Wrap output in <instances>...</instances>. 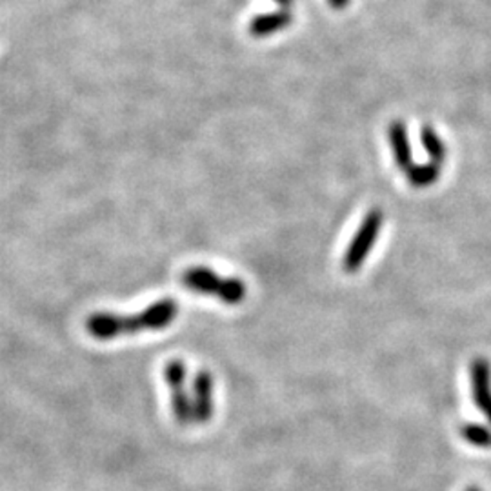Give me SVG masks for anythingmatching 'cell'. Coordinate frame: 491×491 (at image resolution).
<instances>
[{"label": "cell", "mask_w": 491, "mask_h": 491, "mask_svg": "<svg viewBox=\"0 0 491 491\" xmlns=\"http://www.w3.org/2000/svg\"><path fill=\"white\" fill-rule=\"evenodd\" d=\"M177 300L160 299L136 315L91 313L86 321V330L97 340H112L148 330H164L177 319Z\"/></svg>", "instance_id": "1"}, {"label": "cell", "mask_w": 491, "mask_h": 491, "mask_svg": "<svg viewBox=\"0 0 491 491\" xmlns=\"http://www.w3.org/2000/svg\"><path fill=\"white\" fill-rule=\"evenodd\" d=\"M181 280L186 290L200 295L217 297L228 306H238L246 299V295H248V288H246V283H242L240 278H222L214 269L204 266L186 269Z\"/></svg>", "instance_id": "2"}, {"label": "cell", "mask_w": 491, "mask_h": 491, "mask_svg": "<svg viewBox=\"0 0 491 491\" xmlns=\"http://www.w3.org/2000/svg\"><path fill=\"white\" fill-rule=\"evenodd\" d=\"M382 222H384L382 209L378 207L370 209L342 257V269L346 273H355L362 268V264L366 262L370 252L373 250V246L380 235Z\"/></svg>", "instance_id": "3"}, {"label": "cell", "mask_w": 491, "mask_h": 491, "mask_svg": "<svg viewBox=\"0 0 491 491\" xmlns=\"http://www.w3.org/2000/svg\"><path fill=\"white\" fill-rule=\"evenodd\" d=\"M164 380L169 388L171 411L181 426L193 423L191 394L188 392V368L181 359H173L164 366Z\"/></svg>", "instance_id": "4"}, {"label": "cell", "mask_w": 491, "mask_h": 491, "mask_svg": "<svg viewBox=\"0 0 491 491\" xmlns=\"http://www.w3.org/2000/svg\"><path fill=\"white\" fill-rule=\"evenodd\" d=\"M214 375L207 370H199L191 384V404H193V423L207 425L215 413L214 399Z\"/></svg>", "instance_id": "5"}, {"label": "cell", "mask_w": 491, "mask_h": 491, "mask_svg": "<svg viewBox=\"0 0 491 491\" xmlns=\"http://www.w3.org/2000/svg\"><path fill=\"white\" fill-rule=\"evenodd\" d=\"M470 378L473 402L491 425V364L484 357L475 359L470 368Z\"/></svg>", "instance_id": "6"}, {"label": "cell", "mask_w": 491, "mask_h": 491, "mask_svg": "<svg viewBox=\"0 0 491 491\" xmlns=\"http://www.w3.org/2000/svg\"><path fill=\"white\" fill-rule=\"evenodd\" d=\"M388 140H390V146L394 150V157H395L397 166L402 171L409 169L413 166V153H411L408 128L402 121H394L388 126Z\"/></svg>", "instance_id": "7"}, {"label": "cell", "mask_w": 491, "mask_h": 491, "mask_svg": "<svg viewBox=\"0 0 491 491\" xmlns=\"http://www.w3.org/2000/svg\"><path fill=\"white\" fill-rule=\"evenodd\" d=\"M293 22V15L292 12L280 10V12H273L268 15H259L250 22V35L252 37H269L273 33H278L286 29L290 24Z\"/></svg>", "instance_id": "8"}, {"label": "cell", "mask_w": 491, "mask_h": 491, "mask_svg": "<svg viewBox=\"0 0 491 491\" xmlns=\"http://www.w3.org/2000/svg\"><path fill=\"white\" fill-rule=\"evenodd\" d=\"M406 179L413 188H428L440 179V166L435 162L413 164L409 169H406Z\"/></svg>", "instance_id": "9"}, {"label": "cell", "mask_w": 491, "mask_h": 491, "mask_svg": "<svg viewBox=\"0 0 491 491\" xmlns=\"http://www.w3.org/2000/svg\"><path fill=\"white\" fill-rule=\"evenodd\" d=\"M420 143H423V148L428 153L432 162H435L439 166L444 162L448 150H446V144L442 143V138L435 131V128H432L428 124L423 126V129H420Z\"/></svg>", "instance_id": "10"}, {"label": "cell", "mask_w": 491, "mask_h": 491, "mask_svg": "<svg viewBox=\"0 0 491 491\" xmlns=\"http://www.w3.org/2000/svg\"><path fill=\"white\" fill-rule=\"evenodd\" d=\"M461 435L468 444L475 448L491 449V430L482 425H464L461 428Z\"/></svg>", "instance_id": "11"}, {"label": "cell", "mask_w": 491, "mask_h": 491, "mask_svg": "<svg viewBox=\"0 0 491 491\" xmlns=\"http://www.w3.org/2000/svg\"><path fill=\"white\" fill-rule=\"evenodd\" d=\"M349 3H352V0H328V4H330L333 10H337V12L346 10V8L349 6Z\"/></svg>", "instance_id": "12"}, {"label": "cell", "mask_w": 491, "mask_h": 491, "mask_svg": "<svg viewBox=\"0 0 491 491\" xmlns=\"http://www.w3.org/2000/svg\"><path fill=\"white\" fill-rule=\"evenodd\" d=\"M273 3H277V4H280V6H292V3H293V0H273Z\"/></svg>", "instance_id": "13"}, {"label": "cell", "mask_w": 491, "mask_h": 491, "mask_svg": "<svg viewBox=\"0 0 491 491\" xmlns=\"http://www.w3.org/2000/svg\"><path fill=\"white\" fill-rule=\"evenodd\" d=\"M466 491H482L480 487H477V486H470Z\"/></svg>", "instance_id": "14"}]
</instances>
